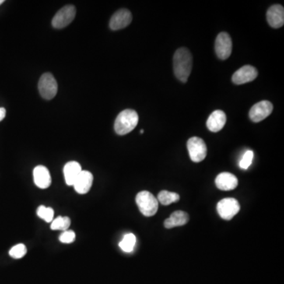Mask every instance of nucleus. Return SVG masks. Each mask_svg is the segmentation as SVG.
<instances>
[{
  "mask_svg": "<svg viewBox=\"0 0 284 284\" xmlns=\"http://www.w3.org/2000/svg\"><path fill=\"white\" fill-rule=\"evenodd\" d=\"M193 67V57L187 47H180L173 57V69L175 75L180 82H187L191 74Z\"/></svg>",
  "mask_w": 284,
  "mask_h": 284,
  "instance_id": "nucleus-1",
  "label": "nucleus"
},
{
  "mask_svg": "<svg viewBox=\"0 0 284 284\" xmlns=\"http://www.w3.org/2000/svg\"><path fill=\"white\" fill-rule=\"evenodd\" d=\"M138 113L132 109H126L117 116L115 121V131L119 135H125L131 132L138 125Z\"/></svg>",
  "mask_w": 284,
  "mask_h": 284,
  "instance_id": "nucleus-2",
  "label": "nucleus"
},
{
  "mask_svg": "<svg viewBox=\"0 0 284 284\" xmlns=\"http://www.w3.org/2000/svg\"><path fill=\"white\" fill-rule=\"evenodd\" d=\"M136 203L140 212L147 217L156 215L158 211L159 202L153 194L149 191H141L136 197Z\"/></svg>",
  "mask_w": 284,
  "mask_h": 284,
  "instance_id": "nucleus-3",
  "label": "nucleus"
},
{
  "mask_svg": "<svg viewBox=\"0 0 284 284\" xmlns=\"http://www.w3.org/2000/svg\"><path fill=\"white\" fill-rule=\"evenodd\" d=\"M38 89L42 97L45 100H51L56 96L58 92L56 80L50 73H45L39 80Z\"/></svg>",
  "mask_w": 284,
  "mask_h": 284,
  "instance_id": "nucleus-4",
  "label": "nucleus"
},
{
  "mask_svg": "<svg viewBox=\"0 0 284 284\" xmlns=\"http://www.w3.org/2000/svg\"><path fill=\"white\" fill-rule=\"evenodd\" d=\"M190 157L193 162L200 163L205 159L207 156V146L204 140L198 137H193L187 141Z\"/></svg>",
  "mask_w": 284,
  "mask_h": 284,
  "instance_id": "nucleus-5",
  "label": "nucleus"
},
{
  "mask_svg": "<svg viewBox=\"0 0 284 284\" xmlns=\"http://www.w3.org/2000/svg\"><path fill=\"white\" fill-rule=\"evenodd\" d=\"M75 15H76V8L75 6H65L55 14L51 21V25L55 29L67 27L75 19Z\"/></svg>",
  "mask_w": 284,
  "mask_h": 284,
  "instance_id": "nucleus-6",
  "label": "nucleus"
},
{
  "mask_svg": "<svg viewBox=\"0 0 284 284\" xmlns=\"http://www.w3.org/2000/svg\"><path fill=\"white\" fill-rule=\"evenodd\" d=\"M240 205L235 198H224L217 204V212L222 219L230 220L239 213Z\"/></svg>",
  "mask_w": 284,
  "mask_h": 284,
  "instance_id": "nucleus-7",
  "label": "nucleus"
},
{
  "mask_svg": "<svg viewBox=\"0 0 284 284\" xmlns=\"http://www.w3.org/2000/svg\"><path fill=\"white\" fill-rule=\"evenodd\" d=\"M215 50L218 58L222 60L229 58L232 51V41L228 33H219L215 39Z\"/></svg>",
  "mask_w": 284,
  "mask_h": 284,
  "instance_id": "nucleus-8",
  "label": "nucleus"
},
{
  "mask_svg": "<svg viewBox=\"0 0 284 284\" xmlns=\"http://www.w3.org/2000/svg\"><path fill=\"white\" fill-rule=\"evenodd\" d=\"M273 110V105L268 100H262L255 104L250 109L249 116L254 123H259L265 120Z\"/></svg>",
  "mask_w": 284,
  "mask_h": 284,
  "instance_id": "nucleus-9",
  "label": "nucleus"
},
{
  "mask_svg": "<svg viewBox=\"0 0 284 284\" xmlns=\"http://www.w3.org/2000/svg\"><path fill=\"white\" fill-rule=\"evenodd\" d=\"M258 75L257 69L255 67L250 65L243 66L240 69L234 73L232 76V82L236 85H243V84L253 82L257 78Z\"/></svg>",
  "mask_w": 284,
  "mask_h": 284,
  "instance_id": "nucleus-10",
  "label": "nucleus"
},
{
  "mask_svg": "<svg viewBox=\"0 0 284 284\" xmlns=\"http://www.w3.org/2000/svg\"><path fill=\"white\" fill-rule=\"evenodd\" d=\"M133 17L131 11L127 9H121L116 11L110 20V26L111 30H120L124 29L131 23Z\"/></svg>",
  "mask_w": 284,
  "mask_h": 284,
  "instance_id": "nucleus-11",
  "label": "nucleus"
},
{
  "mask_svg": "<svg viewBox=\"0 0 284 284\" xmlns=\"http://www.w3.org/2000/svg\"><path fill=\"white\" fill-rule=\"evenodd\" d=\"M267 21L270 26L279 29L284 25V8L279 4L271 6L267 11Z\"/></svg>",
  "mask_w": 284,
  "mask_h": 284,
  "instance_id": "nucleus-12",
  "label": "nucleus"
},
{
  "mask_svg": "<svg viewBox=\"0 0 284 284\" xmlns=\"http://www.w3.org/2000/svg\"><path fill=\"white\" fill-rule=\"evenodd\" d=\"M215 185L218 189L224 191L235 190L239 185V180L235 175L229 172H223L215 179Z\"/></svg>",
  "mask_w": 284,
  "mask_h": 284,
  "instance_id": "nucleus-13",
  "label": "nucleus"
},
{
  "mask_svg": "<svg viewBox=\"0 0 284 284\" xmlns=\"http://www.w3.org/2000/svg\"><path fill=\"white\" fill-rule=\"evenodd\" d=\"M33 179L35 184L39 188L47 189L51 186V175L46 166L42 165L36 166L33 170Z\"/></svg>",
  "mask_w": 284,
  "mask_h": 284,
  "instance_id": "nucleus-14",
  "label": "nucleus"
},
{
  "mask_svg": "<svg viewBox=\"0 0 284 284\" xmlns=\"http://www.w3.org/2000/svg\"><path fill=\"white\" fill-rule=\"evenodd\" d=\"M226 122V114L223 110H214L207 120V127L212 132H219L224 127Z\"/></svg>",
  "mask_w": 284,
  "mask_h": 284,
  "instance_id": "nucleus-15",
  "label": "nucleus"
},
{
  "mask_svg": "<svg viewBox=\"0 0 284 284\" xmlns=\"http://www.w3.org/2000/svg\"><path fill=\"white\" fill-rule=\"evenodd\" d=\"M92 182H93V176L92 173L88 171H82L73 186L75 187L77 193L85 194L90 190Z\"/></svg>",
  "mask_w": 284,
  "mask_h": 284,
  "instance_id": "nucleus-16",
  "label": "nucleus"
},
{
  "mask_svg": "<svg viewBox=\"0 0 284 284\" xmlns=\"http://www.w3.org/2000/svg\"><path fill=\"white\" fill-rule=\"evenodd\" d=\"M82 172V166L78 162L70 161L66 163L64 173L67 184L68 186H73Z\"/></svg>",
  "mask_w": 284,
  "mask_h": 284,
  "instance_id": "nucleus-17",
  "label": "nucleus"
},
{
  "mask_svg": "<svg viewBox=\"0 0 284 284\" xmlns=\"http://www.w3.org/2000/svg\"><path fill=\"white\" fill-rule=\"evenodd\" d=\"M188 214L183 211H176L171 215L170 217L167 218L164 221V226L167 229L176 228V226H181L187 224L188 223Z\"/></svg>",
  "mask_w": 284,
  "mask_h": 284,
  "instance_id": "nucleus-18",
  "label": "nucleus"
},
{
  "mask_svg": "<svg viewBox=\"0 0 284 284\" xmlns=\"http://www.w3.org/2000/svg\"><path fill=\"white\" fill-rule=\"evenodd\" d=\"M180 196L176 193L169 192L167 190H162L158 194V202L163 205H169L172 203L180 201Z\"/></svg>",
  "mask_w": 284,
  "mask_h": 284,
  "instance_id": "nucleus-19",
  "label": "nucleus"
},
{
  "mask_svg": "<svg viewBox=\"0 0 284 284\" xmlns=\"http://www.w3.org/2000/svg\"><path fill=\"white\" fill-rule=\"evenodd\" d=\"M136 244V236L134 234H127L120 243V247L124 252L131 253L134 250Z\"/></svg>",
  "mask_w": 284,
  "mask_h": 284,
  "instance_id": "nucleus-20",
  "label": "nucleus"
},
{
  "mask_svg": "<svg viewBox=\"0 0 284 284\" xmlns=\"http://www.w3.org/2000/svg\"><path fill=\"white\" fill-rule=\"evenodd\" d=\"M71 219L67 216H59L56 219H53L51 225V230L67 231L71 225Z\"/></svg>",
  "mask_w": 284,
  "mask_h": 284,
  "instance_id": "nucleus-21",
  "label": "nucleus"
},
{
  "mask_svg": "<svg viewBox=\"0 0 284 284\" xmlns=\"http://www.w3.org/2000/svg\"><path fill=\"white\" fill-rule=\"evenodd\" d=\"M36 213L39 217L45 220L47 223L52 222L54 219V210L53 208L45 207L44 205L39 206L36 211Z\"/></svg>",
  "mask_w": 284,
  "mask_h": 284,
  "instance_id": "nucleus-22",
  "label": "nucleus"
},
{
  "mask_svg": "<svg viewBox=\"0 0 284 284\" xmlns=\"http://www.w3.org/2000/svg\"><path fill=\"white\" fill-rule=\"evenodd\" d=\"M26 254H27V248L22 243L14 246L9 252L10 256L15 259L22 258Z\"/></svg>",
  "mask_w": 284,
  "mask_h": 284,
  "instance_id": "nucleus-23",
  "label": "nucleus"
},
{
  "mask_svg": "<svg viewBox=\"0 0 284 284\" xmlns=\"http://www.w3.org/2000/svg\"><path fill=\"white\" fill-rule=\"evenodd\" d=\"M253 159H254V152L251 150L246 151L239 163L241 168L245 169V170L248 168L249 166L251 165Z\"/></svg>",
  "mask_w": 284,
  "mask_h": 284,
  "instance_id": "nucleus-24",
  "label": "nucleus"
},
{
  "mask_svg": "<svg viewBox=\"0 0 284 284\" xmlns=\"http://www.w3.org/2000/svg\"><path fill=\"white\" fill-rule=\"evenodd\" d=\"M75 238H76V235L73 231H65L60 235V241L61 243L68 244V243H73L75 240Z\"/></svg>",
  "mask_w": 284,
  "mask_h": 284,
  "instance_id": "nucleus-25",
  "label": "nucleus"
},
{
  "mask_svg": "<svg viewBox=\"0 0 284 284\" xmlns=\"http://www.w3.org/2000/svg\"><path fill=\"white\" fill-rule=\"evenodd\" d=\"M6 116V109L4 107H0V122L4 120Z\"/></svg>",
  "mask_w": 284,
  "mask_h": 284,
  "instance_id": "nucleus-26",
  "label": "nucleus"
},
{
  "mask_svg": "<svg viewBox=\"0 0 284 284\" xmlns=\"http://www.w3.org/2000/svg\"><path fill=\"white\" fill-rule=\"evenodd\" d=\"M4 3V0H0V5H2Z\"/></svg>",
  "mask_w": 284,
  "mask_h": 284,
  "instance_id": "nucleus-27",
  "label": "nucleus"
},
{
  "mask_svg": "<svg viewBox=\"0 0 284 284\" xmlns=\"http://www.w3.org/2000/svg\"><path fill=\"white\" fill-rule=\"evenodd\" d=\"M140 133H141V134H143V133H144L143 130H141V131H140Z\"/></svg>",
  "mask_w": 284,
  "mask_h": 284,
  "instance_id": "nucleus-28",
  "label": "nucleus"
}]
</instances>
